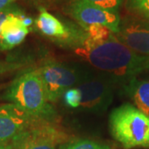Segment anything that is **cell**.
I'll return each mask as SVG.
<instances>
[{"label":"cell","mask_w":149,"mask_h":149,"mask_svg":"<svg viewBox=\"0 0 149 149\" xmlns=\"http://www.w3.org/2000/svg\"><path fill=\"white\" fill-rule=\"evenodd\" d=\"M22 13H12L6 18L0 28V50H8L20 45L27 36L29 29L22 23Z\"/></svg>","instance_id":"10"},{"label":"cell","mask_w":149,"mask_h":149,"mask_svg":"<svg viewBox=\"0 0 149 149\" xmlns=\"http://www.w3.org/2000/svg\"><path fill=\"white\" fill-rule=\"evenodd\" d=\"M60 149H111L109 145L90 139H79L66 141L60 145Z\"/></svg>","instance_id":"13"},{"label":"cell","mask_w":149,"mask_h":149,"mask_svg":"<svg viewBox=\"0 0 149 149\" xmlns=\"http://www.w3.org/2000/svg\"><path fill=\"white\" fill-rule=\"evenodd\" d=\"M75 53L115 84L124 86L136 80L137 75L149 67V56L135 52L121 42L114 34L100 43L82 42L76 47Z\"/></svg>","instance_id":"1"},{"label":"cell","mask_w":149,"mask_h":149,"mask_svg":"<svg viewBox=\"0 0 149 149\" xmlns=\"http://www.w3.org/2000/svg\"><path fill=\"white\" fill-rule=\"evenodd\" d=\"M124 89L135 106L149 115V81H139L136 79L124 86Z\"/></svg>","instance_id":"11"},{"label":"cell","mask_w":149,"mask_h":149,"mask_svg":"<svg viewBox=\"0 0 149 149\" xmlns=\"http://www.w3.org/2000/svg\"><path fill=\"white\" fill-rule=\"evenodd\" d=\"M22 23H23V25L25 26L26 27H31L32 25V23H33V19L32 18H31V17H26L24 16L23 17H22Z\"/></svg>","instance_id":"20"},{"label":"cell","mask_w":149,"mask_h":149,"mask_svg":"<svg viewBox=\"0 0 149 149\" xmlns=\"http://www.w3.org/2000/svg\"><path fill=\"white\" fill-rule=\"evenodd\" d=\"M22 11L17 7L16 5L13 4L10 7L7 8L3 10L0 11V28L3 24V22L5 21L6 18L9 16L12 13H21ZM0 46H1V38H0Z\"/></svg>","instance_id":"17"},{"label":"cell","mask_w":149,"mask_h":149,"mask_svg":"<svg viewBox=\"0 0 149 149\" xmlns=\"http://www.w3.org/2000/svg\"><path fill=\"white\" fill-rule=\"evenodd\" d=\"M65 106L70 109H80L82 95L78 87H73L65 91L62 96Z\"/></svg>","instance_id":"15"},{"label":"cell","mask_w":149,"mask_h":149,"mask_svg":"<svg viewBox=\"0 0 149 149\" xmlns=\"http://www.w3.org/2000/svg\"><path fill=\"white\" fill-rule=\"evenodd\" d=\"M118 39L135 52L149 56V21L136 15L121 18Z\"/></svg>","instance_id":"7"},{"label":"cell","mask_w":149,"mask_h":149,"mask_svg":"<svg viewBox=\"0 0 149 149\" xmlns=\"http://www.w3.org/2000/svg\"><path fill=\"white\" fill-rule=\"evenodd\" d=\"M3 99L36 118L52 122L56 117V113L47 98L38 70L18 75L8 87Z\"/></svg>","instance_id":"2"},{"label":"cell","mask_w":149,"mask_h":149,"mask_svg":"<svg viewBox=\"0 0 149 149\" xmlns=\"http://www.w3.org/2000/svg\"><path fill=\"white\" fill-rule=\"evenodd\" d=\"M0 149H15V148L11 143L0 144Z\"/></svg>","instance_id":"21"},{"label":"cell","mask_w":149,"mask_h":149,"mask_svg":"<svg viewBox=\"0 0 149 149\" xmlns=\"http://www.w3.org/2000/svg\"><path fill=\"white\" fill-rule=\"evenodd\" d=\"M37 119L13 104H0V144L11 143L31 128Z\"/></svg>","instance_id":"8"},{"label":"cell","mask_w":149,"mask_h":149,"mask_svg":"<svg viewBox=\"0 0 149 149\" xmlns=\"http://www.w3.org/2000/svg\"><path fill=\"white\" fill-rule=\"evenodd\" d=\"M16 0H0V11L3 10L7 8L13 4V2Z\"/></svg>","instance_id":"19"},{"label":"cell","mask_w":149,"mask_h":149,"mask_svg":"<svg viewBox=\"0 0 149 149\" xmlns=\"http://www.w3.org/2000/svg\"><path fill=\"white\" fill-rule=\"evenodd\" d=\"M39 16L35 20L36 27L42 34L58 41L71 42L80 46L85 37V32L72 31L64 22L50 13L46 8H40Z\"/></svg>","instance_id":"9"},{"label":"cell","mask_w":149,"mask_h":149,"mask_svg":"<svg viewBox=\"0 0 149 149\" xmlns=\"http://www.w3.org/2000/svg\"><path fill=\"white\" fill-rule=\"evenodd\" d=\"M84 29L85 34L82 42L90 43H100L104 42L111 37L113 34H114L108 27L98 24L91 25Z\"/></svg>","instance_id":"12"},{"label":"cell","mask_w":149,"mask_h":149,"mask_svg":"<svg viewBox=\"0 0 149 149\" xmlns=\"http://www.w3.org/2000/svg\"><path fill=\"white\" fill-rule=\"evenodd\" d=\"M55 145L51 143H37L28 147L27 149H55Z\"/></svg>","instance_id":"18"},{"label":"cell","mask_w":149,"mask_h":149,"mask_svg":"<svg viewBox=\"0 0 149 149\" xmlns=\"http://www.w3.org/2000/svg\"><path fill=\"white\" fill-rule=\"evenodd\" d=\"M114 85L113 80L105 74L90 73L76 86L82 95L80 109L96 113H104L113 102Z\"/></svg>","instance_id":"5"},{"label":"cell","mask_w":149,"mask_h":149,"mask_svg":"<svg viewBox=\"0 0 149 149\" xmlns=\"http://www.w3.org/2000/svg\"><path fill=\"white\" fill-rule=\"evenodd\" d=\"M86 1L104 9L118 12L119 8L122 7L124 0H86Z\"/></svg>","instance_id":"16"},{"label":"cell","mask_w":149,"mask_h":149,"mask_svg":"<svg viewBox=\"0 0 149 149\" xmlns=\"http://www.w3.org/2000/svg\"><path fill=\"white\" fill-rule=\"evenodd\" d=\"M113 138L125 149L149 148V115L129 103L113 109L109 118Z\"/></svg>","instance_id":"3"},{"label":"cell","mask_w":149,"mask_h":149,"mask_svg":"<svg viewBox=\"0 0 149 149\" xmlns=\"http://www.w3.org/2000/svg\"><path fill=\"white\" fill-rule=\"evenodd\" d=\"M48 101L56 103L70 88L76 87L90 74L57 61H47L38 69Z\"/></svg>","instance_id":"4"},{"label":"cell","mask_w":149,"mask_h":149,"mask_svg":"<svg viewBox=\"0 0 149 149\" xmlns=\"http://www.w3.org/2000/svg\"><path fill=\"white\" fill-rule=\"evenodd\" d=\"M70 16L84 28L91 25H102L116 34L119 30L121 17L118 12L104 9L86 0H71L68 6Z\"/></svg>","instance_id":"6"},{"label":"cell","mask_w":149,"mask_h":149,"mask_svg":"<svg viewBox=\"0 0 149 149\" xmlns=\"http://www.w3.org/2000/svg\"><path fill=\"white\" fill-rule=\"evenodd\" d=\"M127 8L133 15L149 21V0H128Z\"/></svg>","instance_id":"14"}]
</instances>
